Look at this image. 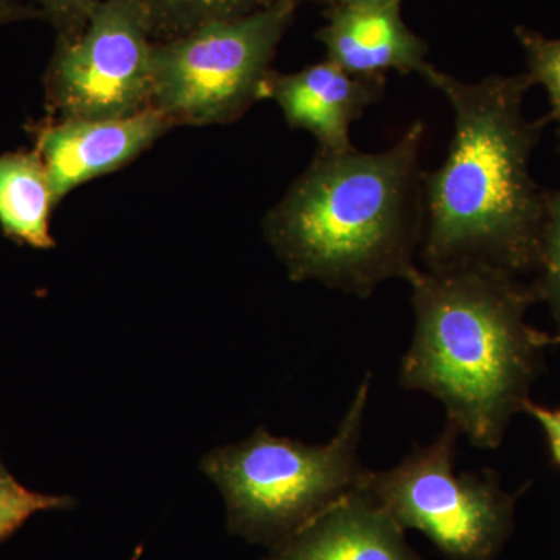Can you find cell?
Returning <instances> with one entry per match:
<instances>
[{
	"label": "cell",
	"instance_id": "cell-1",
	"mask_svg": "<svg viewBox=\"0 0 560 560\" xmlns=\"http://www.w3.org/2000/svg\"><path fill=\"white\" fill-rule=\"evenodd\" d=\"M423 79L451 103L455 132L444 164L423 172L425 270L481 265L511 276L536 270L548 190L529 171L547 117L526 119L528 73L478 83L434 68Z\"/></svg>",
	"mask_w": 560,
	"mask_h": 560
},
{
	"label": "cell",
	"instance_id": "cell-2",
	"mask_svg": "<svg viewBox=\"0 0 560 560\" xmlns=\"http://www.w3.org/2000/svg\"><path fill=\"white\" fill-rule=\"evenodd\" d=\"M423 138L425 125L416 121L381 153H316L264 220L291 280L361 300L386 280L412 282L425 228Z\"/></svg>",
	"mask_w": 560,
	"mask_h": 560
},
{
	"label": "cell",
	"instance_id": "cell-3",
	"mask_svg": "<svg viewBox=\"0 0 560 560\" xmlns=\"http://www.w3.org/2000/svg\"><path fill=\"white\" fill-rule=\"evenodd\" d=\"M410 285L416 324L401 388L436 397L474 447L499 448L550 346L526 323L533 287L481 265L420 270Z\"/></svg>",
	"mask_w": 560,
	"mask_h": 560
},
{
	"label": "cell",
	"instance_id": "cell-4",
	"mask_svg": "<svg viewBox=\"0 0 560 560\" xmlns=\"http://www.w3.org/2000/svg\"><path fill=\"white\" fill-rule=\"evenodd\" d=\"M371 378L368 372L327 444L307 445L259 427L202 458V470L223 493L232 534L272 548L363 486L368 469L359 445Z\"/></svg>",
	"mask_w": 560,
	"mask_h": 560
},
{
	"label": "cell",
	"instance_id": "cell-5",
	"mask_svg": "<svg viewBox=\"0 0 560 560\" xmlns=\"http://www.w3.org/2000/svg\"><path fill=\"white\" fill-rule=\"evenodd\" d=\"M298 0L215 22L153 46L151 106L173 125H226L259 101Z\"/></svg>",
	"mask_w": 560,
	"mask_h": 560
},
{
	"label": "cell",
	"instance_id": "cell-6",
	"mask_svg": "<svg viewBox=\"0 0 560 560\" xmlns=\"http://www.w3.org/2000/svg\"><path fill=\"white\" fill-rule=\"evenodd\" d=\"M459 430L445 423L397 466L368 470L363 488L401 528L420 530L447 560H497L514 529L515 497L492 470L456 471Z\"/></svg>",
	"mask_w": 560,
	"mask_h": 560
},
{
	"label": "cell",
	"instance_id": "cell-7",
	"mask_svg": "<svg viewBox=\"0 0 560 560\" xmlns=\"http://www.w3.org/2000/svg\"><path fill=\"white\" fill-rule=\"evenodd\" d=\"M154 43L140 0H103L81 31L58 36L44 77L50 119H110L151 108Z\"/></svg>",
	"mask_w": 560,
	"mask_h": 560
},
{
	"label": "cell",
	"instance_id": "cell-8",
	"mask_svg": "<svg viewBox=\"0 0 560 560\" xmlns=\"http://www.w3.org/2000/svg\"><path fill=\"white\" fill-rule=\"evenodd\" d=\"M172 127L153 106L110 119H49L35 128V151L60 202L83 184L138 160Z\"/></svg>",
	"mask_w": 560,
	"mask_h": 560
},
{
	"label": "cell",
	"instance_id": "cell-9",
	"mask_svg": "<svg viewBox=\"0 0 560 560\" xmlns=\"http://www.w3.org/2000/svg\"><path fill=\"white\" fill-rule=\"evenodd\" d=\"M385 86L386 77L364 79L326 60L293 73L271 70L264 98L278 103L291 128L315 136L318 151L346 153L355 149L350 127L381 101Z\"/></svg>",
	"mask_w": 560,
	"mask_h": 560
},
{
	"label": "cell",
	"instance_id": "cell-10",
	"mask_svg": "<svg viewBox=\"0 0 560 560\" xmlns=\"http://www.w3.org/2000/svg\"><path fill=\"white\" fill-rule=\"evenodd\" d=\"M260 560H422L396 518L361 486Z\"/></svg>",
	"mask_w": 560,
	"mask_h": 560
},
{
	"label": "cell",
	"instance_id": "cell-11",
	"mask_svg": "<svg viewBox=\"0 0 560 560\" xmlns=\"http://www.w3.org/2000/svg\"><path fill=\"white\" fill-rule=\"evenodd\" d=\"M327 60L352 75L374 79L390 70L423 75L429 47L407 27L400 2H360L331 7L318 33Z\"/></svg>",
	"mask_w": 560,
	"mask_h": 560
},
{
	"label": "cell",
	"instance_id": "cell-12",
	"mask_svg": "<svg viewBox=\"0 0 560 560\" xmlns=\"http://www.w3.org/2000/svg\"><path fill=\"white\" fill-rule=\"evenodd\" d=\"M57 205L49 173L35 150L0 156V228L7 237L35 249L54 248L50 220Z\"/></svg>",
	"mask_w": 560,
	"mask_h": 560
},
{
	"label": "cell",
	"instance_id": "cell-13",
	"mask_svg": "<svg viewBox=\"0 0 560 560\" xmlns=\"http://www.w3.org/2000/svg\"><path fill=\"white\" fill-rule=\"evenodd\" d=\"M272 0H140L154 40L186 35L215 22L246 16Z\"/></svg>",
	"mask_w": 560,
	"mask_h": 560
},
{
	"label": "cell",
	"instance_id": "cell-14",
	"mask_svg": "<svg viewBox=\"0 0 560 560\" xmlns=\"http://www.w3.org/2000/svg\"><path fill=\"white\" fill-rule=\"evenodd\" d=\"M536 271L539 279L534 283V293L537 300L547 302L556 324L550 346L560 345V190L548 191Z\"/></svg>",
	"mask_w": 560,
	"mask_h": 560
},
{
	"label": "cell",
	"instance_id": "cell-15",
	"mask_svg": "<svg viewBox=\"0 0 560 560\" xmlns=\"http://www.w3.org/2000/svg\"><path fill=\"white\" fill-rule=\"evenodd\" d=\"M72 504L70 497L32 492L0 469V541L20 529L36 512L65 510Z\"/></svg>",
	"mask_w": 560,
	"mask_h": 560
},
{
	"label": "cell",
	"instance_id": "cell-16",
	"mask_svg": "<svg viewBox=\"0 0 560 560\" xmlns=\"http://www.w3.org/2000/svg\"><path fill=\"white\" fill-rule=\"evenodd\" d=\"M517 38L525 50L528 75L534 84L545 88L550 101L547 120L560 125V39H548L539 33L517 28Z\"/></svg>",
	"mask_w": 560,
	"mask_h": 560
},
{
	"label": "cell",
	"instance_id": "cell-17",
	"mask_svg": "<svg viewBox=\"0 0 560 560\" xmlns=\"http://www.w3.org/2000/svg\"><path fill=\"white\" fill-rule=\"evenodd\" d=\"M40 18L57 28L58 36L73 35L90 20L103 0H35Z\"/></svg>",
	"mask_w": 560,
	"mask_h": 560
},
{
	"label": "cell",
	"instance_id": "cell-18",
	"mask_svg": "<svg viewBox=\"0 0 560 560\" xmlns=\"http://www.w3.org/2000/svg\"><path fill=\"white\" fill-rule=\"evenodd\" d=\"M523 411L539 423L547 438L552 463L560 467V408H548L528 400Z\"/></svg>",
	"mask_w": 560,
	"mask_h": 560
},
{
	"label": "cell",
	"instance_id": "cell-19",
	"mask_svg": "<svg viewBox=\"0 0 560 560\" xmlns=\"http://www.w3.org/2000/svg\"><path fill=\"white\" fill-rule=\"evenodd\" d=\"M33 18H40L38 10L24 5L20 0H0V27Z\"/></svg>",
	"mask_w": 560,
	"mask_h": 560
},
{
	"label": "cell",
	"instance_id": "cell-20",
	"mask_svg": "<svg viewBox=\"0 0 560 560\" xmlns=\"http://www.w3.org/2000/svg\"><path fill=\"white\" fill-rule=\"evenodd\" d=\"M318 2L330 3L335 5H346V3H360V2H401V0H318Z\"/></svg>",
	"mask_w": 560,
	"mask_h": 560
},
{
	"label": "cell",
	"instance_id": "cell-21",
	"mask_svg": "<svg viewBox=\"0 0 560 560\" xmlns=\"http://www.w3.org/2000/svg\"><path fill=\"white\" fill-rule=\"evenodd\" d=\"M142 547H138V550L135 551V555H132L131 560H139L140 556H142Z\"/></svg>",
	"mask_w": 560,
	"mask_h": 560
}]
</instances>
